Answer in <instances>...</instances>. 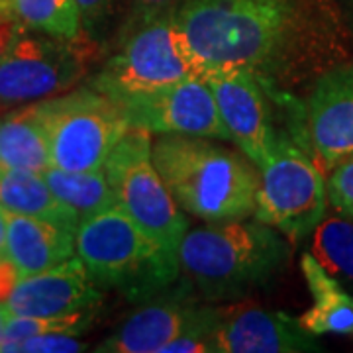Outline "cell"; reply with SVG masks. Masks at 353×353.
I'll return each mask as SVG.
<instances>
[{"label":"cell","instance_id":"d6986e66","mask_svg":"<svg viewBox=\"0 0 353 353\" xmlns=\"http://www.w3.org/2000/svg\"><path fill=\"white\" fill-rule=\"evenodd\" d=\"M0 165L34 173L51 167L48 136L34 104L0 118Z\"/></svg>","mask_w":353,"mask_h":353},{"label":"cell","instance_id":"ba28073f","mask_svg":"<svg viewBox=\"0 0 353 353\" xmlns=\"http://www.w3.org/2000/svg\"><path fill=\"white\" fill-rule=\"evenodd\" d=\"M259 173L255 220L292 241L310 236L328 206V189L318 165L292 138L279 132Z\"/></svg>","mask_w":353,"mask_h":353},{"label":"cell","instance_id":"4316f807","mask_svg":"<svg viewBox=\"0 0 353 353\" xmlns=\"http://www.w3.org/2000/svg\"><path fill=\"white\" fill-rule=\"evenodd\" d=\"M134 12L138 16V22L155 20L159 16L173 14L179 8V0H132Z\"/></svg>","mask_w":353,"mask_h":353},{"label":"cell","instance_id":"cb8c5ba5","mask_svg":"<svg viewBox=\"0 0 353 353\" xmlns=\"http://www.w3.org/2000/svg\"><path fill=\"white\" fill-rule=\"evenodd\" d=\"M328 201L340 212L353 220V157L330 169Z\"/></svg>","mask_w":353,"mask_h":353},{"label":"cell","instance_id":"52a82bcc","mask_svg":"<svg viewBox=\"0 0 353 353\" xmlns=\"http://www.w3.org/2000/svg\"><path fill=\"white\" fill-rule=\"evenodd\" d=\"M152 134L130 128L102 167L118 206L163 250L179 257L189 222L169 192L152 157Z\"/></svg>","mask_w":353,"mask_h":353},{"label":"cell","instance_id":"e0dca14e","mask_svg":"<svg viewBox=\"0 0 353 353\" xmlns=\"http://www.w3.org/2000/svg\"><path fill=\"white\" fill-rule=\"evenodd\" d=\"M301 269L314 299L312 308L299 318L301 326L318 338L324 334L353 336V294L312 253H304Z\"/></svg>","mask_w":353,"mask_h":353},{"label":"cell","instance_id":"d4e9b609","mask_svg":"<svg viewBox=\"0 0 353 353\" xmlns=\"http://www.w3.org/2000/svg\"><path fill=\"white\" fill-rule=\"evenodd\" d=\"M85 343L67 334H43V336H32L20 343L18 352L28 353H75L83 352Z\"/></svg>","mask_w":353,"mask_h":353},{"label":"cell","instance_id":"f546056e","mask_svg":"<svg viewBox=\"0 0 353 353\" xmlns=\"http://www.w3.org/2000/svg\"><path fill=\"white\" fill-rule=\"evenodd\" d=\"M4 322H6V308L0 303V343L4 340Z\"/></svg>","mask_w":353,"mask_h":353},{"label":"cell","instance_id":"5b68a950","mask_svg":"<svg viewBox=\"0 0 353 353\" xmlns=\"http://www.w3.org/2000/svg\"><path fill=\"white\" fill-rule=\"evenodd\" d=\"M206 75L185 38L175 12L138 22L120 51L90 81V87L120 101Z\"/></svg>","mask_w":353,"mask_h":353},{"label":"cell","instance_id":"484cf974","mask_svg":"<svg viewBox=\"0 0 353 353\" xmlns=\"http://www.w3.org/2000/svg\"><path fill=\"white\" fill-rule=\"evenodd\" d=\"M83 30L88 34H101V30L110 22L118 0H75Z\"/></svg>","mask_w":353,"mask_h":353},{"label":"cell","instance_id":"30bf717a","mask_svg":"<svg viewBox=\"0 0 353 353\" xmlns=\"http://www.w3.org/2000/svg\"><path fill=\"white\" fill-rule=\"evenodd\" d=\"M114 102L122 108L130 128H139L157 136L176 134L220 141L232 139L214 94L202 77L185 79L169 87Z\"/></svg>","mask_w":353,"mask_h":353},{"label":"cell","instance_id":"9c48e42d","mask_svg":"<svg viewBox=\"0 0 353 353\" xmlns=\"http://www.w3.org/2000/svg\"><path fill=\"white\" fill-rule=\"evenodd\" d=\"M75 41L20 32L0 55V104H20L65 92L83 75Z\"/></svg>","mask_w":353,"mask_h":353},{"label":"cell","instance_id":"4fadbf2b","mask_svg":"<svg viewBox=\"0 0 353 353\" xmlns=\"http://www.w3.org/2000/svg\"><path fill=\"white\" fill-rule=\"evenodd\" d=\"M310 150L330 171L353 157V67L332 69L320 77L306 102Z\"/></svg>","mask_w":353,"mask_h":353},{"label":"cell","instance_id":"ffe728a7","mask_svg":"<svg viewBox=\"0 0 353 353\" xmlns=\"http://www.w3.org/2000/svg\"><path fill=\"white\" fill-rule=\"evenodd\" d=\"M0 12L32 34L61 41H77L83 34L75 0H0Z\"/></svg>","mask_w":353,"mask_h":353},{"label":"cell","instance_id":"2e32d148","mask_svg":"<svg viewBox=\"0 0 353 353\" xmlns=\"http://www.w3.org/2000/svg\"><path fill=\"white\" fill-rule=\"evenodd\" d=\"M0 210L6 224V257L20 277L48 271L75 255V232L34 216Z\"/></svg>","mask_w":353,"mask_h":353},{"label":"cell","instance_id":"277c9868","mask_svg":"<svg viewBox=\"0 0 353 353\" xmlns=\"http://www.w3.org/2000/svg\"><path fill=\"white\" fill-rule=\"evenodd\" d=\"M75 255L99 289L116 290L132 303L165 292L181 271L179 257L163 250L120 206L79 224Z\"/></svg>","mask_w":353,"mask_h":353},{"label":"cell","instance_id":"9a60e30c","mask_svg":"<svg viewBox=\"0 0 353 353\" xmlns=\"http://www.w3.org/2000/svg\"><path fill=\"white\" fill-rule=\"evenodd\" d=\"M318 336L306 332L299 318L245 308L224 316L214 332V353H303L320 352Z\"/></svg>","mask_w":353,"mask_h":353},{"label":"cell","instance_id":"6da1fadb","mask_svg":"<svg viewBox=\"0 0 353 353\" xmlns=\"http://www.w3.org/2000/svg\"><path fill=\"white\" fill-rule=\"evenodd\" d=\"M175 18L202 67L243 69L275 85L296 46V0H185Z\"/></svg>","mask_w":353,"mask_h":353},{"label":"cell","instance_id":"8992f818","mask_svg":"<svg viewBox=\"0 0 353 353\" xmlns=\"http://www.w3.org/2000/svg\"><path fill=\"white\" fill-rule=\"evenodd\" d=\"M46 130L51 167L101 171L114 145L130 130L122 108L92 87L34 104Z\"/></svg>","mask_w":353,"mask_h":353},{"label":"cell","instance_id":"7402d4cb","mask_svg":"<svg viewBox=\"0 0 353 353\" xmlns=\"http://www.w3.org/2000/svg\"><path fill=\"white\" fill-rule=\"evenodd\" d=\"M312 240V255L328 269L340 283L353 285V220L324 218L316 230Z\"/></svg>","mask_w":353,"mask_h":353},{"label":"cell","instance_id":"3957f363","mask_svg":"<svg viewBox=\"0 0 353 353\" xmlns=\"http://www.w3.org/2000/svg\"><path fill=\"white\" fill-rule=\"evenodd\" d=\"M289 243L259 220H228L189 230L179 248V263L206 301L250 294L283 271Z\"/></svg>","mask_w":353,"mask_h":353},{"label":"cell","instance_id":"f1b7e54d","mask_svg":"<svg viewBox=\"0 0 353 353\" xmlns=\"http://www.w3.org/2000/svg\"><path fill=\"white\" fill-rule=\"evenodd\" d=\"M6 257V224H4V216L0 210V259Z\"/></svg>","mask_w":353,"mask_h":353},{"label":"cell","instance_id":"603a6c76","mask_svg":"<svg viewBox=\"0 0 353 353\" xmlns=\"http://www.w3.org/2000/svg\"><path fill=\"white\" fill-rule=\"evenodd\" d=\"M90 312H75L67 316H18L6 312L4 322V340L0 352H18L20 343L32 336L43 334H67L77 336L87 332L90 326Z\"/></svg>","mask_w":353,"mask_h":353},{"label":"cell","instance_id":"ac0fdd59","mask_svg":"<svg viewBox=\"0 0 353 353\" xmlns=\"http://www.w3.org/2000/svg\"><path fill=\"white\" fill-rule=\"evenodd\" d=\"M0 208L51 222L77 232L81 218L59 201L43 173L10 169L0 165Z\"/></svg>","mask_w":353,"mask_h":353},{"label":"cell","instance_id":"7c38bea8","mask_svg":"<svg viewBox=\"0 0 353 353\" xmlns=\"http://www.w3.org/2000/svg\"><path fill=\"white\" fill-rule=\"evenodd\" d=\"M224 310L192 301L152 299L139 306L97 347L101 353H161L167 343L189 334H212Z\"/></svg>","mask_w":353,"mask_h":353},{"label":"cell","instance_id":"44dd1931","mask_svg":"<svg viewBox=\"0 0 353 353\" xmlns=\"http://www.w3.org/2000/svg\"><path fill=\"white\" fill-rule=\"evenodd\" d=\"M46 181L51 192L71 208L81 222L85 218L101 214L118 206L116 192L110 187L104 171H63L57 167H50L46 173Z\"/></svg>","mask_w":353,"mask_h":353},{"label":"cell","instance_id":"7a4b0ae2","mask_svg":"<svg viewBox=\"0 0 353 353\" xmlns=\"http://www.w3.org/2000/svg\"><path fill=\"white\" fill-rule=\"evenodd\" d=\"M155 169L185 212L208 224L250 218L261 173L243 153L212 138L161 134L152 141Z\"/></svg>","mask_w":353,"mask_h":353},{"label":"cell","instance_id":"83f0119b","mask_svg":"<svg viewBox=\"0 0 353 353\" xmlns=\"http://www.w3.org/2000/svg\"><path fill=\"white\" fill-rule=\"evenodd\" d=\"M18 279H20V275H18L12 261L8 257L0 259V303H6V299L10 296V292H12L14 285L18 283Z\"/></svg>","mask_w":353,"mask_h":353},{"label":"cell","instance_id":"5bb4252c","mask_svg":"<svg viewBox=\"0 0 353 353\" xmlns=\"http://www.w3.org/2000/svg\"><path fill=\"white\" fill-rule=\"evenodd\" d=\"M99 301L101 290L73 255L48 271L18 279L4 308L18 316H67L88 312Z\"/></svg>","mask_w":353,"mask_h":353},{"label":"cell","instance_id":"8fae6325","mask_svg":"<svg viewBox=\"0 0 353 353\" xmlns=\"http://www.w3.org/2000/svg\"><path fill=\"white\" fill-rule=\"evenodd\" d=\"M202 79L214 94L232 141L259 169L279 134L269 102L275 94L273 83L243 69H214Z\"/></svg>","mask_w":353,"mask_h":353}]
</instances>
